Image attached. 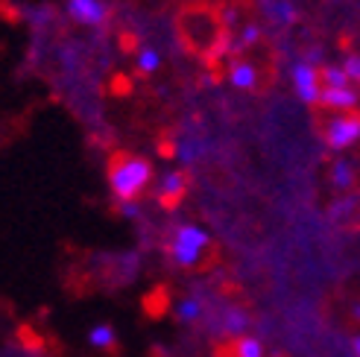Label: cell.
<instances>
[{
    "mask_svg": "<svg viewBox=\"0 0 360 357\" xmlns=\"http://www.w3.org/2000/svg\"><path fill=\"white\" fill-rule=\"evenodd\" d=\"M357 103H360L357 88L343 85V88H322L316 105L326 112H352V109H357Z\"/></svg>",
    "mask_w": 360,
    "mask_h": 357,
    "instance_id": "obj_9",
    "label": "cell"
},
{
    "mask_svg": "<svg viewBox=\"0 0 360 357\" xmlns=\"http://www.w3.org/2000/svg\"><path fill=\"white\" fill-rule=\"evenodd\" d=\"M276 357H284V354H276Z\"/></svg>",
    "mask_w": 360,
    "mask_h": 357,
    "instance_id": "obj_18",
    "label": "cell"
},
{
    "mask_svg": "<svg viewBox=\"0 0 360 357\" xmlns=\"http://www.w3.org/2000/svg\"><path fill=\"white\" fill-rule=\"evenodd\" d=\"M211 357H243L238 349V337H220L211 349Z\"/></svg>",
    "mask_w": 360,
    "mask_h": 357,
    "instance_id": "obj_14",
    "label": "cell"
},
{
    "mask_svg": "<svg viewBox=\"0 0 360 357\" xmlns=\"http://www.w3.org/2000/svg\"><path fill=\"white\" fill-rule=\"evenodd\" d=\"M326 112V109H322ZM316 129L319 138L326 141L331 150H346L360 138V112H326L316 117Z\"/></svg>",
    "mask_w": 360,
    "mask_h": 357,
    "instance_id": "obj_4",
    "label": "cell"
},
{
    "mask_svg": "<svg viewBox=\"0 0 360 357\" xmlns=\"http://www.w3.org/2000/svg\"><path fill=\"white\" fill-rule=\"evenodd\" d=\"M105 178L120 202H135L143 196V190L153 182V164L143 155L129 150H115L105 158Z\"/></svg>",
    "mask_w": 360,
    "mask_h": 357,
    "instance_id": "obj_2",
    "label": "cell"
},
{
    "mask_svg": "<svg viewBox=\"0 0 360 357\" xmlns=\"http://www.w3.org/2000/svg\"><path fill=\"white\" fill-rule=\"evenodd\" d=\"M334 182L337 185H352V173H349V164H334Z\"/></svg>",
    "mask_w": 360,
    "mask_h": 357,
    "instance_id": "obj_16",
    "label": "cell"
},
{
    "mask_svg": "<svg viewBox=\"0 0 360 357\" xmlns=\"http://www.w3.org/2000/svg\"><path fill=\"white\" fill-rule=\"evenodd\" d=\"M191 193V176L188 170H173L161 178V185L155 190V200L165 211H176L179 205L185 202V196Z\"/></svg>",
    "mask_w": 360,
    "mask_h": 357,
    "instance_id": "obj_6",
    "label": "cell"
},
{
    "mask_svg": "<svg viewBox=\"0 0 360 357\" xmlns=\"http://www.w3.org/2000/svg\"><path fill=\"white\" fill-rule=\"evenodd\" d=\"M354 354L360 357V337H357V340H354Z\"/></svg>",
    "mask_w": 360,
    "mask_h": 357,
    "instance_id": "obj_17",
    "label": "cell"
},
{
    "mask_svg": "<svg viewBox=\"0 0 360 357\" xmlns=\"http://www.w3.org/2000/svg\"><path fill=\"white\" fill-rule=\"evenodd\" d=\"M167 258L179 270H193V273H208L220 261V249L202 228L196 226H176L173 238L167 240Z\"/></svg>",
    "mask_w": 360,
    "mask_h": 357,
    "instance_id": "obj_3",
    "label": "cell"
},
{
    "mask_svg": "<svg viewBox=\"0 0 360 357\" xmlns=\"http://www.w3.org/2000/svg\"><path fill=\"white\" fill-rule=\"evenodd\" d=\"M264 12H266L269 21L278 24V27L296 24V18H299V9H296L293 0H266V4H264Z\"/></svg>",
    "mask_w": 360,
    "mask_h": 357,
    "instance_id": "obj_10",
    "label": "cell"
},
{
    "mask_svg": "<svg viewBox=\"0 0 360 357\" xmlns=\"http://www.w3.org/2000/svg\"><path fill=\"white\" fill-rule=\"evenodd\" d=\"M176 32H179V41L185 44V50L200 56L202 62L220 65L223 59H229L231 32L223 24L220 6H214V4L185 6L176 18Z\"/></svg>",
    "mask_w": 360,
    "mask_h": 357,
    "instance_id": "obj_1",
    "label": "cell"
},
{
    "mask_svg": "<svg viewBox=\"0 0 360 357\" xmlns=\"http://www.w3.org/2000/svg\"><path fill=\"white\" fill-rule=\"evenodd\" d=\"M226 74H229V82L240 88V91H261V85H264L261 65L249 56H231L226 65Z\"/></svg>",
    "mask_w": 360,
    "mask_h": 357,
    "instance_id": "obj_5",
    "label": "cell"
},
{
    "mask_svg": "<svg viewBox=\"0 0 360 357\" xmlns=\"http://www.w3.org/2000/svg\"><path fill=\"white\" fill-rule=\"evenodd\" d=\"M293 88H296V94H299L302 103L316 105L319 103V91H322V85H319V65H314L311 59L296 62L293 65Z\"/></svg>",
    "mask_w": 360,
    "mask_h": 357,
    "instance_id": "obj_7",
    "label": "cell"
},
{
    "mask_svg": "<svg viewBox=\"0 0 360 357\" xmlns=\"http://www.w3.org/2000/svg\"><path fill=\"white\" fill-rule=\"evenodd\" d=\"M91 343L97 346V349H105V351H117V340H115V331L109 328V325H100V328H94L91 331Z\"/></svg>",
    "mask_w": 360,
    "mask_h": 357,
    "instance_id": "obj_13",
    "label": "cell"
},
{
    "mask_svg": "<svg viewBox=\"0 0 360 357\" xmlns=\"http://www.w3.org/2000/svg\"><path fill=\"white\" fill-rule=\"evenodd\" d=\"M158 65H161L158 50H153V47H141L138 50V74H155Z\"/></svg>",
    "mask_w": 360,
    "mask_h": 357,
    "instance_id": "obj_12",
    "label": "cell"
},
{
    "mask_svg": "<svg viewBox=\"0 0 360 357\" xmlns=\"http://www.w3.org/2000/svg\"><path fill=\"white\" fill-rule=\"evenodd\" d=\"M143 311H147L150 316H161V313H167L170 311V296L165 287H158L153 290L147 299H143Z\"/></svg>",
    "mask_w": 360,
    "mask_h": 357,
    "instance_id": "obj_11",
    "label": "cell"
},
{
    "mask_svg": "<svg viewBox=\"0 0 360 357\" xmlns=\"http://www.w3.org/2000/svg\"><path fill=\"white\" fill-rule=\"evenodd\" d=\"M68 18L79 27H103L109 21V4L105 0H68Z\"/></svg>",
    "mask_w": 360,
    "mask_h": 357,
    "instance_id": "obj_8",
    "label": "cell"
},
{
    "mask_svg": "<svg viewBox=\"0 0 360 357\" xmlns=\"http://www.w3.org/2000/svg\"><path fill=\"white\" fill-rule=\"evenodd\" d=\"M343 70L349 74V79L354 85H360V56H357V53H349L346 62H343Z\"/></svg>",
    "mask_w": 360,
    "mask_h": 357,
    "instance_id": "obj_15",
    "label": "cell"
}]
</instances>
